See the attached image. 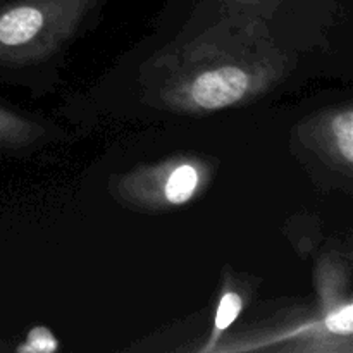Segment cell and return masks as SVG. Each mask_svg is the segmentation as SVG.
<instances>
[{
	"mask_svg": "<svg viewBox=\"0 0 353 353\" xmlns=\"http://www.w3.org/2000/svg\"><path fill=\"white\" fill-rule=\"evenodd\" d=\"M109 0H2L0 76L37 90L50 83L72 45Z\"/></svg>",
	"mask_w": 353,
	"mask_h": 353,
	"instance_id": "6da1fadb",
	"label": "cell"
},
{
	"mask_svg": "<svg viewBox=\"0 0 353 353\" xmlns=\"http://www.w3.org/2000/svg\"><path fill=\"white\" fill-rule=\"evenodd\" d=\"M214 176L212 164L196 155H174L131 169L117 181L121 203L137 210L162 212L202 196Z\"/></svg>",
	"mask_w": 353,
	"mask_h": 353,
	"instance_id": "7a4b0ae2",
	"label": "cell"
},
{
	"mask_svg": "<svg viewBox=\"0 0 353 353\" xmlns=\"http://www.w3.org/2000/svg\"><path fill=\"white\" fill-rule=\"evenodd\" d=\"M302 143L326 165L350 176L353 169V110L350 105L323 110L302 128Z\"/></svg>",
	"mask_w": 353,
	"mask_h": 353,
	"instance_id": "3957f363",
	"label": "cell"
},
{
	"mask_svg": "<svg viewBox=\"0 0 353 353\" xmlns=\"http://www.w3.org/2000/svg\"><path fill=\"white\" fill-rule=\"evenodd\" d=\"M319 305L323 312L319 321L321 336L333 341H345L352 347L353 307L347 285H341L338 268L326 262L324 268H319Z\"/></svg>",
	"mask_w": 353,
	"mask_h": 353,
	"instance_id": "277c9868",
	"label": "cell"
},
{
	"mask_svg": "<svg viewBox=\"0 0 353 353\" xmlns=\"http://www.w3.org/2000/svg\"><path fill=\"white\" fill-rule=\"evenodd\" d=\"M57 138L59 131L50 123L0 103V154H33Z\"/></svg>",
	"mask_w": 353,
	"mask_h": 353,
	"instance_id": "5b68a950",
	"label": "cell"
},
{
	"mask_svg": "<svg viewBox=\"0 0 353 353\" xmlns=\"http://www.w3.org/2000/svg\"><path fill=\"white\" fill-rule=\"evenodd\" d=\"M247 299L248 293L245 292L243 286L236 285L233 276L226 274V283H224L223 286L219 303H217L216 309V316H214L212 333H210L209 343L203 347V352L216 350V345L217 341L221 340V336H223V334L233 326L234 321L240 317L241 310L245 309V303H247Z\"/></svg>",
	"mask_w": 353,
	"mask_h": 353,
	"instance_id": "8992f818",
	"label": "cell"
},
{
	"mask_svg": "<svg viewBox=\"0 0 353 353\" xmlns=\"http://www.w3.org/2000/svg\"><path fill=\"white\" fill-rule=\"evenodd\" d=\"M59 350V341L48 327L34 326L28 333L23 345L17 347V352L23 353H52Z\"/></svg>",
	"mask_w": 353,
	"mask_h": 353,
	"instance_id": "52a82bcc",
	"label": "cell"
},
{
	"mask_svg": "<svg viewBox=\"0 0 353 353\" xmlns=\"http://www.w3.org/2000/svg\"><path fill=\"white\" fill-rule=\"evenodd\" d=\"M0 2H2V0H0Z\"/></svg>",
	"mask_w": 353,
	"mask_h": 353,
	"instance_id": "ba28073f",
	"label": "cell"
}]
</instances>
